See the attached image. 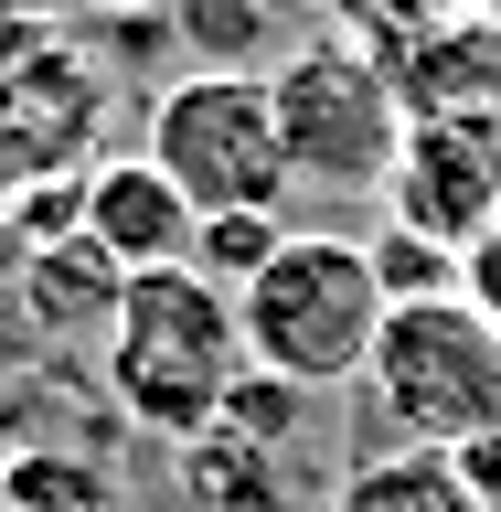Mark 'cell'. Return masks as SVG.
I'll return each instance as SVG.
<instances>
[{
	"label": "cell",
	"mask_w": 501,
	"mask_h": 512,
	"mask_svg": "<svg viewBox=\"0 0 501 512\" xmlns=\"http://www.w3.org/2000/svg\"><path fill=\"white\" fill-rule=\"evenodd\" d=\"M288 235H299L288 214H203V235H192V267H203L224 299H235V288H256V267H267Z\"/></svg>",
	"instance_id": "5bb4252c"
},
{
	"label": "cell",
	"mask_w": 501,
	"mask_h": 512,
	"mask_svg": "<svg viewBox=\"0 0 501 512\" xmlns=\"http://www.w3.org/2000/svg\"><path fill=\"white\" fill-rule=\"evenodd\" d=\"M22 288H32V310L54 320V342L64 331H96V342H107V320H118V299H128V278L86 246V235H75V246H43L22 267Z\"/></svg>",
	"instance_id": "30bf717a"
},
{
	"label": "cell",
	"mask_w": 501,
	"mask_h": 512,
	"mask_svg": "<svg viewBox=\"0 0 501 512\" xmlns=\"http://www.w3.org/2000/svg\"><path fill=\"white\" fill-rule=\"evenodd\" d=\"M384 224H416L470 256L501 224V107L480 118H406V150L384 171Z\"/></svg>",
	"instance_id": "8992f818"
},
{
	"label": "cell",
	"mask_w": 501,
	"mask_h": 512,
	"mask_svg": "<svg viewBox=\"0 0 501 512\" xmlns=\"http://www.w3.org/2000/svg\"><path fill=\"white\" fill-rule=\"evenodd\" d=\"M459 299H470V310H480V320H491V331H501V224H491V235H480L470 256H459Z\"/></svg>",
	"instance_id": "d6986e66"
},
{
	"label": "cell",
	"mask_w": 501,
	"mask_h": 512,
	"mask_svg": "<svg viewBox=\"0 0 501 512\" xmlns=\"http://www.w3.org/2000/svg\"><path fill=\"white\" fill-rule=\"evenodd\" d=\"M384 75L406 96V118H480V107H501V22L491 11H438L416 43L384 54Z\"/></svg>",
	"instance_id": "ba28073f"
},
{
	"label": "cell",
	"mask_w": 501,
	"mask_h": 512,
	"mask_svg": "<svg viewBox=\"0 0 501 512\" xmlns=\"http://www.w3.org/2000/svg\"><path fill=\"white\" fill-rule=\"evenodd\" d=\"M64 11H107L118 22V11H160V0H64Z\"/></svg>",
	"instance_id": "7402d4cb"
},
{
	"label": "cell",
	"mask_w": 501,
	"mask_h": 512,
	"mask_svg": "<svg viewBox=\"0 0 501 512\" xmlns=\"http://www.w3.org/2000/svg\"><path fill=\"white\" fill-rule=\"evenodd\" d=\"M182 459H192V502H203V512H288V459H278V448H256V438H235V427H214V438H192L182 448Z\"/></svg>",
	"instance_id": "8fae6325"
},
{
	"label": "cell",
	"mask_w": 501,
	"mask_h": 512,
	"mask_svg": "<svg viewBox=\"0 0 501 512\" xmlns=\"http://www.w3.org/2000/svg\"><path fill=\"white\" fill-rule=\"evenodd\" d=\"M0 512H118V480L75 448H11L0 459Z\"/></svg>",
	"instance_id": "4fadbf2b"
},
{
	"label": "cell",
	"mask_w": 501,
	"mask_h": 512,
	"mask_svg": "<svg viewBox=\"0 0 501 512\" xmlns=\"http://www.w3.org/2000/svg\"><path fill=\"white\" fill-rule=\"evenodd\" d=\"M43 363H54V320L32 310L22 278H0V395H11V384H32Z\"/></svg>",
	"instance_id": "e0dca14e"
},
{
	"label": "cell",
	"mask_w": 501,
	"mask_h": 512,
	"mask_svg": "<svg viewBox=\"0 0 501 512\" xmlns=\"http://www.w3.org/2000/svg\"><path fill=\"white\" fill-rule=\"evenodd\" d=\"M448 11H491V22H501V0H448Z\"/></svg>",
	"instance_id": "603a6c76"
},
{
	"label": "cell",
	"mask_w": 501,
	"mask_h": 512,
	"mask_svg": "<svg viewBox=\"0 0 501 512\" xmlns=\"http://www.w3.org/2000/svg\"><path fill=\"white\" fill-rule=\"evenodd\" d=\"M384 310H395V299H384V278H374V246H363V235H320V224H299V235L256 267V288H235L246 363L299 384V395L363 384V363H374V342H384Z\"/></svg>",
	"instance_id": "7a4b0ae2"
},
{
	"label": "cell",
	"mask_w": 501,
	"mask_h": 512,
	"mask_svg": "<svg viewBox=\"0 0 501 512\" xmlns=\"http://www.w3.org/2000/svg\"><path fill=\"white\" fill-rule=\"evenodd\" d=\"M331 512H480V502L459 459H438V448H363L331 491Z\"/></svg>",
	"instance_id": "9c48e42d"
},
{
	"label": "cell",
	"mask_w": 501,
	"mask_h": 512,
	"mask_svg": "<svg viewBox=\"0 0 501 512\" xmlns=\"http://www.w3.org/2000/svg\"><path fill=\"white\" fill-rule=\"evenodd\" d=\"M459 480H470V502L501 512V427H480L470 448H459Z\"/></svg>",
	"instance_id": "ffe728a7"
},
{
	"label": "cell",
	"mask_w": 501,
	"mask_h": 512,
	"mask_svg": "<svg viewBox=\"0 0 501 512\" xmlns=\"http://www.w3.org/2000/svg\"><path fill=\"white\" fill-rule=\"evenodd\" d=\"M32 267V246H22V224H11V203H0V278H22Z\"/></svg>",
	"instance_id": "44dd1931"
},
{
	"label": "cell",
	"mask_w": 501,
	"mask_h": 512,
	"mask_svg": "<svg viewBox=\"0 0 501 512\" xmlns=\"http://www.w3.org/2000/svg\"><path fill=\"white\" fill-rule=\"evenodd\" d=\"M150 160L182 182L192 214H288L299 192L267 75H171L150 96Z\"/></svg>",
	"instance_id": "5b68a950"
},
{
	"label": "cell",
	"mask_w": 501,
	"mask_h": 512,
	"mask_svg": "<svg viewBox=\"0 0 501 512\" xmlns=\"http://www.w3.org/2000/svg\"><path fill=\"white\" fill-rule=\"evenodd\" d=\"M192 235H203V214L182 203V182H171L150 150H128V160H86V246L107 256L118 278L192 267Z\"/></svg>",
	"instance_id": "52a82bcc"
},
{
	"label": "cell",
	"mask_w": 501,
	"mask_h": 512,
	"mask_svg": "<svg viewBox=\"0 0 501 512\" xmlns=\"http://www.w3.org/2000/svg\"><path fill=\"white\" fill-rule=\"evenodd\" d=\"M267 96H278L299 192H384V171L406 150V96H395L384 54H363L352 32H320L267 64Z\"/></svg>",
	"instance_id": "277c9868"
},
{
	"label": "cell",
	"mask_w": 501,
	"mask_h": 512,
	"mask_svg": "<svg viewBox=\"0 0 501 512\" xmlns=\"http://www.w3.org/2000/svg\"><path fill=\"white\" fill-rule=\"evenodd\" d=\"M374 278H384L395 310L406 299H459V246L416 235V224H374Z\"/></svg>",
	"instance_id": "9a60e30c"
},
{
	"label": "cell",
	"mask_w": 501,
	"mask_h": 512,
	"mask_svg": "<svg viewBox=\"0 0 501 512\" xmlns=\"http://www.w3.org/2000/svg\"><path fill=\"white\" fill-rule=\"evenodd\" d=\"M299 416H310V395L246 363V384L224 395V416H214V427H235V438H256V448H278V459H288V438H299Z\"/></svg>",
	"instance_id": "2e32d148"
},
{
	"label": "cell",
	"mask_w": 501,
	"mask_h": 512,
	"mask_svg": "<svg viewBox=\"0 0 501 512\" xmlns=\"http://www.w3.org/2000/svg\"><path fill=\"white\" fill-rule=\"evenodd\" d=\"M96 374H107V406L139 427V438H214L224 395L246 384V320L203 267H150L128 278L107 342H96Z\"/></svg>",
	"instance_id": "6da1fadb"
},
{
	"label": "cell",
	"mask_w": 501,
	"mask_h": 512,
	"mask_svg": "<svg viewBox=\"0 0 501 512\" xmlns=\"http://www.w3.org/2000/svg\"><path fill=\"white\" fill-rule=\"evenodd\" d=\"M32 54H54V0H0V75H22Z\"/></svg>",
	"instance_id": "ac0fdd59"
},
{
	"label": "cell",
	"mask_w": 501,
	"mask_h": 512,
	"mask_svg": "<svg viewBox=\"0 0 501 512\" xmlns=\"http://www.w3.org/2000/svg\"><path fill=\"white\" fill-rule=\"evenodd\" d=\"M171 43L203 75H256V54L278 43V0H171Z\"/></svg>",
	"instance_id": "7c38bea8"
},
{
	"label": "cell",
	"mask_w": 501,
	"mask_h": 512,
	"mask_svg": "<svg viewBox=\"0 0 501 512\" xmlns=\"http://www.w3.org/2000/svg\"><path fill=\"white\" fill-rule=\"evenodd\" d=\"M352 395L374 416L363 448H438V459H459L480 427H501V331L470 299H406V310H384V342H374Z\"/></svg>",
	"instance_id": "3957f363"
}]
</instances>
